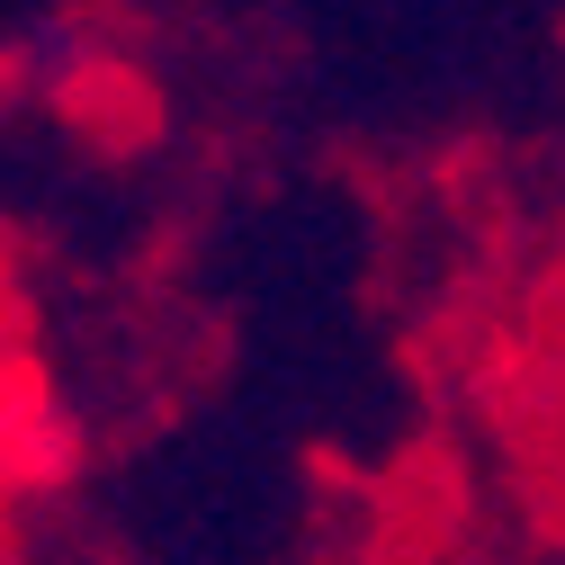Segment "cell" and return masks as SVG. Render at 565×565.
I'll return each instance as SVG.
<instances>
[]
</instances>
